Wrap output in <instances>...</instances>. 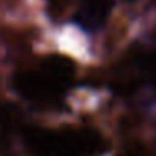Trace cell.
<instances>
[{"instance_id":"1","label":"cell","mask_w":156,"mask_h":156,"mask_svg":"<svg viewBox=\"0 0 156 156\" xmlns=\"http://www.w3.org/2000/svg\"><path fill=\"white\" fill-rule=\"evenodd\" d=\"M101 141L86 133L51 134L35 143V156H98Z\"/></svg>"}]
</instances>
